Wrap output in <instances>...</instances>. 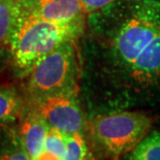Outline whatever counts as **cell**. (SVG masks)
I'll return each instance as SVG.
<instances>
[{
  "label": "cell",
  "instance_id": "9a60e30c",
  "mask_svg": "<svg viewBox=\"0 0 160 160\" xmlns=\"http://www.w3.org/2000/svg\"><path fill=\"white\" fill-rule=\"evenodd\" d=\"M118 0H81L85 13H91L108 8Z\"/></svg>",
  "mask_w": 160,
  "mask_h": 160
},
{
  "label": "cell",
  "instance_id": "7a4b0ae2",
  "mask_svg": "<svg viewBox=\"0 0 160 160\" xmlns=\"http://www.w3.org/2000/svg\"><path fill=\"white\" fill-rule=\"evenodd\" d=\"M160 30V1L135 0L115 33L113 54L127 70Z\"/></svg>",
  "mask_w": 160,
  "mask_h": 160
},
{
  "label": "cell",
  "instance_id": "d6986e66",
  "mask_svg": "<svg viewBox=\"0 0 160 160\" xmlns=\"http://www.w3.org/2000/svg\"><path fill=\"white\" fill-rule=\"evenodd\" d=\"M158 1H160V0H158Z\"/></svg>",
  "mask_w": 160,
  "mask_h": 160
},
{
  "label": "cell",
  "instance_id": "ba28073f",
  "mask_svg": "<svg viewBox=\"0 0 160 160\" xmlns=\"http://www.w3.org/2000/svg\"><path fill=\"white\" fill-rule=\"evenodd\" d=\"M49 128L50 125L33 108L23 119L18 133L32 160H35L43 151Z\"/></svg>",
  "mask_w": 160,
  "mask_h": 160
},
{
  "label": "cell",
  "instance_id": "9c48e42d",
  "mask_svg": "<svg viewBox=\"0 0 160 160\" xmlns=\"http://www.w3.org/2000/svg\"><path fill=\"white\" fill-rule=\"evenodd\" d=\"M22 0H0V46L11 45L12 38L26 12Z\"/></svg>",
  "mask_w": 160,
  "mask_h": 160
},
{
  "label": "cell",
  "instance_id": "8992f818",
  "mask_svg": "<svg viewBox=\"0 0 160 160\" xmlns=\"http://www.w3.org/2000/svg\"><path fill=\"white\" fill-rule=\"evenodd\" d=\"M29 11L42 19L61 24L84 23L81 0H28Z\"/></svg>",
  "mask_w": 160,
  "mask_h": 160
},
{
  "label": "cell",
  "instance_id": "277c9868",
  "mask_svg": "<svg viewBox=\"0 0 160 160\" xmlns=\"http://www.w3.org/2000/svg\"><path fill=\"white\" fill-rule=\"evenodd\" d=\"M151 117L141 112H118L96 116L90 131L97 145L113 157L129 154L150 133Z\"/></svg>",
  "mask_w": 160,
  "mask_h": 160
},
{
  "label": "cell",
  "instance_id": "5bb4252c",
  "mask_svg": "<svg viewBox=\"0 0 160 160\" xmlns=\"http://www.w3.org/2000/svg\"><path fill=\"white\" fill-rule=\"evenodd\" d=\"M48 152H51L52 154L56 155L60 159H64L66 156V133L59 130L55 127L49 128L48 131L45 148Z\"/></svg>",
  "mask_w": 160,
  "mask_h": 160
},
{
  "label": "cell",
  "instance_id": "2e32d148",
  "mask_svg": "<svg viewBox=\"0 0 160 160\" xmlns=\"http://www.w3.org/2000/svg\"><path fill=\"white\" fill-rule=\"evenodd\" d=\"M35 160H62V159L57 157L56 155L52 154L51 152H48L46 150H43L42 152V154H40Z\"/></svg>",
  "mask_w": 160,
  "mask_h": 160
},
{
  "label": "cell",
  "instance_id": "e0dca14e",
  "mask_svg": "<svg viewBox=\"0 0 160 160\" xmlns=\"http://www.w3.org/2000/svg\"><path fill=\"white\" fill-rule=\"evenodd\" d=\"M63 160H68V159H66V158H64V159H63Z\"/></svg>",
  "mask_w": 160,
  "mask_h": 160
},
{
  "label": "cell",
  "instance_id": "5b68a950",
  "mask_svg": "<svg viewBox=\"0 0 160 160\" xmlns=\"http://www.w3.org/2000/svg\"><path fill=\"white\" fill-rule=\"evenodd\" d=\"M32 107L51 127L65 133H82L86 127V120L76 91L48 95L32 100Z\"/></svg>",
  "mask_w": 160,
  "mask_h": 160
},
{
  "label": "cell",
  "instance_id": "8fae6325",
  "mask_svg": "<svg viewBox=\"0 0 160 160\" xmlns=\"http://www.w3.org/2000/svg\"><path fill=\"white\" fill-rule=\"evenodd\" d=\"M0 160H32L24 148L19 133L12 130L0 132Z\"/></svg>",
  "mask_w": 160,
  "mask_h": 160
},
{
  "label": "cell",
  "instance_id": "3957f363",
  "mask_svg": "<svg viewBox=\"0 0 160 160\" xmlns=\"http://www.w3.org/2000/svg\"><path fill=\"white\" fill-rule=\"evenodd\" d=\"M79 57L73 40L56 48L28 73V89L32 100L48 95L77 91Z\"/></svg>",
  "mask_w": 160,
  "mask_h": 160
},
{
  "label": "cell",
  "instance_id": "7c38bea8",
  "mask_svg": "<svg viewBox=\"0 0 160 160\" xmlns=\"http://www.w3.org/2000/svg\"><path fill=\"white\" fill-rule=\"evenodd\" d=\"M127 160H160V131H152L128 154Z\"/></svg>",
  "mask_w": 160,
  "mask_h": 160
},
{
  "label": "cell",
  "instance_id": "6da1fadb",
  "mask_svg": "<svg viewBox=\"0 0 160 160\" xmlns=\"http://www.w3.org/2000/svg\"><path fill=\"white\" fill-rule=\"evenodd\" d=\"M82 30L83 23L51 22L32 13L28 8L11 42L15 66L28 74L42 58L62 43L73 40Z\"/></svg>",
  "mask_w": 160,
  "mask_h": 160
},
{
  "label": "cell",
  "instance_id": "30bf717a",
  "mask_svg": "<svg viewBox=\"0 0 160 160\" xmlns=\"http://www.w3.org/2000/svg\"><path fill=\"white\" fill-rule=\"evenodd\" d=\"M23 108V100L17 91L8 85H0V125L16 121Z\"/></svg>",
  "mask_w": 160,
  "mask_h": 160
},
{
  "label": "cell",
  "instance_id": "52a82bcc",
  "mask_svg": "<svg viewBox=\"0 0 160 160\" xmlns=\"http://www.w3.org/2000/svg\"><path fill=\"white\" fill-rule=\"evenodd\" d=\"M127 72L141 86H148L160 81V30L131 64Z\"/></svg>",
  "mask_w": 160,
  "mask_h": 160
},
{
  "label": "cell",
  "instance_id": "4fadbf2b",
  "mask_svg": "<svg viewBox=\"0 0 160 160\" xmlns=\"http://www.w3.org/2000/svg\"><path fill=\"white\" fill-rule=\"evenodd\" d=\"M66 159L90 160L87 144L81 132L66 133Z\"/></svg>",
  "mask_w": 160,
  "mask_h": 160
},
{
  "label": "cell",
  "instance_id": "ac0fdd59",
  "mask_svg": "<svg viewBox=\"0 0 160 160\" xmlns=\"http://www.w3.org/2000/svg\"><path fill=\"white\" fill-rule=\"evenodd\" d=\"M0 55H1V51H0Z\"/></svg>",
  "mask_w": 160,
  "mask_h": 160
}]
</instances>
